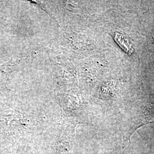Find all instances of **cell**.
I'll return each mask as SVG.
<instances>
[{
    "label": "cell",
    "mask_w": 154,
    "mask_h": 154,
    "mask_svg": "<svg viewBox=\"0 0 154 154\" xmlns=\"http://www.w3.org/2000/svg\"><path fill=\"white\" fill-rule=\"evenodd\" d=\"M0 154H2V151H0Z\"/></svg>",
    "instance_id": "obj_2"
},
{
    "label": "cell",
    "mask_w": 154,
    "mask_h": 154,
    "mask_svg": "<svg viewBox=\"0 0 154 154\" xmlns=\"http://www.w3.org/2000/svg\"><path fill=\"white\" fill-rule=\"evenodd\" d=\"M115 39L117 41V42H118L122 49L125 50L126 52H128V53H132V47L123 35H122L121 34L117 33L115 35Z\"/></svg>",
    "instance_id": "obj_1"
}]
</instances>
